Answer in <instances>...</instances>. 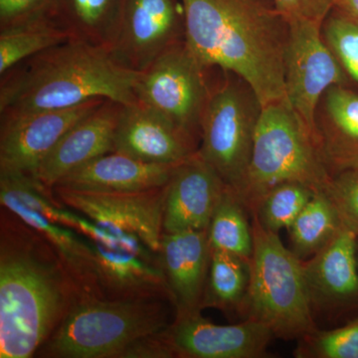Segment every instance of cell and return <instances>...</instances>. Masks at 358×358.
<instances>
[{
	"mask_svg": "<svg viewBox=\"0 0 358 358\" xmlns=\"http://www.w3.org/2000/svg\"><path fill=\"white\" fill-rule=\"evenodd\" d=\"M343 222L324 190L313 199L288 228L292 252L301 261L324 249L343 227Z\"/></svg>",
	"mask_w": 358,
	"mask_h": 358,
	"instance_id": "484cf974",
	"label": "cell"
},
{
	"mask_svg": "<svg viewBox=\"0 0 358 358\" xmlns=\"http://www.w3.org/2000/svg\"><path fill=\"white\" fill-rule=\"evenodd\" d=\"M0 205L29 224L52 245L84 298H103L98 282L96 257L93 242L26 206L13 195L0 190Z\"/></svg>",
	"mask_w": 358,
	"mask_h": 358,
	"instance_id": "7402d4cb",
	"label": "cell"
},
{
	"mask_svg": "<svg viewBox=\"0 0 358 358\" xmlns=\"http://www.w3.org/2000/svg\"><path fill=\"white\" fill-rule=\"evenodd\" d=\"M167 334L178 358H265L275 338L268 327L253 320L220 326L201 312L176 315Z\"/></svg>",
	"mask_w": 358,
	"mask_h": 358,
	"instance_id": "4fadbf2b",
	"label": "cell"
},
{
	"mask_svg": "<svg viewBox=\"0 0 358 358\" xmlns=\"http://www.w3.org/2000/svg\"><path fill=\"white\" fill-rule=\"evenodd\" d=\"M105 101L93 99L66 109L0 115V173L34 176L61 138Z\"/></svg>",
	"mask_w": 358,
	"mask_h": 358,
	"instance_id": "7c38bea8",
	"label": "cell"
},
{
	"mask_svg": "<svg viewBox=\"0 0 358 358\" xmlns=\"http://www.w3.org/2000/svg\"><path fill=\"white\" fill-rule=\"evenodd\" d=\"M287 20L312 21L322 24L341 0H274Z\"/></svg>",
	"mask_w": 358,
	"mask_h": 358,
	"instance_id": "1f68e13d",
	"label": "cell"
},
{
	"mask_svg": "<svg viewBox=\"0 0 358 358\" xmlns=\"http://www.w3.org/2000/svg\"><path fill=\"white\" fill-rule=\"evenodd\" d=\"M185 43L206 69L244 80L263 106L285 96L289 22L274 0H180Z\"/></svg>",
	"mask_w": 358,
	"mask_h": 358,
	"instance_id": "7a4b0ae2",
	"label": "cell"
},
{
	"mask_svg": "<svg viewBox=\"0 0 358 358\" xmlns=\"http://www.w3.org/2000/svg\"><path fill=\"white\" fill-rule=\"evenodd\" d=\"M211 250L251 260L254 236L252 217L236 192L228 186L207 228Z\"/></svg>",
	"mask_w": 358,
	"mask_h": 358,
	"instance_id": "4316f807",
	"label": "cell"
},
{
	"mask_svg": "<svg viewBox=\"0 0 358 358\" xmlns=\"http://www.w3.org/2000/svg\"><path fill=\"white\" fill-rule=\"evenodd\" d=\"M199 143L145 106L122 105L114 152L157 164H178L199 150Z\"/></svg>",
	"mask_w": 358,
	"mask_h": 358,
	"instance_id": "2e32d148",
	"label": "cell"
},
{
	"mask_svg": "<svg viewBox=\"0 0 358 358\" xmlns=\"http://www.w3.org/2000/svg\"><path fill=\"white\" fill-rule=\"evenodd\" d=\"M55 199L71 210L115 235H131L159 253L164 234L166 185L145 192H92L52 188Z\"/></svg>",
	"mask_w": 358,
	"mask_h": 358,
	"instance_id": "30bf717a",
	"label": "cell"
},
{
	"mask_svg": "<svg viewBox=\"0 0 358 358\" xmlns=\"http://www.w3.org/2000/svg\"><path fill=\"white\" fill-rule=\"evenodd\" d=\"M52 0H0V29L46 13Z\"/></svg>",
	"mask_w": 358,
	"mask_h": 358,
	"instance_id": "836d02e7",
	"label": "cell"
},
{
	"mask_svg": "<svg viewBox=\"0 0 358 358\" xmlns=\"http://www.w3.org/2000/svg\"><path fill=\"white\" fill-rule=\"evenodd\" d=\"M357 234L343 226L312 258L303 261L313 317H333L358 306Z\"/></svg>",
	"mask_w": 358,
	"mask_h": 358,
	"instance_id": "5bb4252c",
	"label": "cell"
},
{
	"mask_svg": "<svg viewBox=\"0 0 358 358\" xmlns=\"http://www.w3.org/2000/svg\"><path fill=\"white\" fill-rule=\"evenodd\" d=\"M223 73L202 115L199 154L237 192L248 171L263 103L242 78Z\"/></svg>",
	"mask_w": 358,
	"mask_h": 358,
	"instance_id": "52a82bcc",
	"label": "cell"
},
{
	"mask_svg": "<svg viewBox=\"0 0 358 358\" xmlns=\"http://www.w3.org/2000/svg\"><path fill=\"white\" fill-rule=\"evenodd\" d=\"M117 358H178L167 334V327L138 338L127 346Z\"/></svg>",
	"mask_w": 358,
	"mask_h": 358,
	"instance_id": "d6a6232c",
	"label": "cell"
},
{
	"mask_svg": "<svg viewBox=\"0 0 358 358\" xmlns=\"http://www.w3.org/2000/svg\"><path fill=\"white\" fill-rule=\"evenodd\" d=\"M121 108L122 103L106 100L61 138L42 160L33 178L52 189L78 167L114 152Z\"/></svg>",
	"mask_w": 358,
	"mask_h": 358,
	"instance_id": "e0dca14e",
	"label": "cell"
},
{
	"mask_svg": "<svg viewBox=\"0 0 358 358\" xmlns=\"http://www.w3.org/2000/svg\"><path fill=\"white\" fill-rule=\"evenodd\" d=\"M250 280L251 263L248 259L211 250L202 310L215 308L228 317H241L248 296Z\"/></svg>",
	"mask_w": 358,
	"mask_h": 358,
	"instance_id": "cb8c5ba5",
	"label": "cell"
},
{
	"mask_svg": "<svg viewBox=\"0 0 358 358\" xmlns=\"http://www.w3.org/2000/svg\"><path fill=\"white\" fill-rule=\"evenodd\" d=\"M227 187L199 150L178 164L166 185L164 233L207 230Z\"/></svg>",
	"mask_w": 358,
	"mask_h": 358,
	"instance_id": "9a60e30c",
	"label": "cell"
},
{
	"mask_svg": "<svg viewBox=\"0 0 358 358\" xmlns=\"http://www.w3.org/2000/svg\"><path fill=\"white\" fill-rule=\"evenodd\" d=\"M336 8L358 22V0H341Z\"/></svg>",
	"mask_w": 358,
	"mask_h": 358,
	"instance_id": "e575fe53",
	"label": "cell"
},
{
	"mask_svg": "<svg viewBox=\"0 0 358 358\" xmlns=\"http://www.w3.org/2000/svg\"><path fill=\"white\" fill-rule=\"evenodd\" d=\"M317 190L298 181H287L268 189L251 212L265 229L278 233L288 229Z\"/></svg>",
	"mask_w": 358,
	"mask_h": 358,
	"instance_id": "83f0119b",
	"label": "cell"
},
{
	"mask_svg": "<svg viewBox=\"0 0 358 358\" xmlns=\"http://www.w3.org/2000/svg\"><path fill=\"white\" fill-rule=\"evenodd\" d=\"M296 341V358H358V317L334 329L317 327Z\"/></svg>",
	"mask_w": 358,
	"mask_h": 358,
	"instance_id": "f1b7e54d",
	"label": "cell"
},
{
	"mask_svg": "<svg viewBox=\"0 0 358 358\" xmlns=\"http://www.w3.org/2000/svg\"><path fill=\"white\" fill-rule=\"evenodd\" d=\"M159 253L176 315L202 312L211 261L207 230L164 233Z\"/></svg>",
	"mask_w": 358,
	"mask_h": 358,
	"instance_id": "ac0fdd59",
	"label": "cell"
},
{
	"mask_svg": "<svg viewBox=\"0 0 358 358\" xmlns=\"http://www.w3.org/2000/svg\"><path fill=\"white\" fill-rule=\"evenodd\" d=\"M252 227L251 280L241 319L265 324L275 338L299 341L317 329L303 261L256 218L252 217Z\"/></svg>",
	"mask_w": 358,
	"mask_h": 358,
	"instance_id": "5b68a950",
	"label": "cell"
},
{
	"mask_svg": "<svg viewBox=\"0 0 358 358\" xmlns=\"http://www.w3.org/2000/svg\"><path fill=\"white\" fill-rule=\"evenodd\" d=\"M138 75L106 49L70 39L0 76V115L66 109L93 99L133 105Z\"/></svg>",
	"mask_w": 358,
	"mask_h": 358,
	"instance_id": "3957f363",
	"label": "cell"
},
{
	"mask_svg": "<svg viewBox=\"0 0 358 358\" xmlns=\"http://www.w3.org/2000/svg\"><path fill=\"white\" fill-rule=\"evenodd\" d=\"M171 310L164 300L82 299L35 357L117 358L136 339L169 327Z\"/></svg>",
	"mask_w": 358,
	"mask_h": 358,
	"instance_id": "277c9868",
	"label": "cell"
},
{
	"mask_svg": "<svg viewBox=\"0 0 358 358\" xmlns=\"http://www.w3.org/2000/svg\"><path fill=\"white\" fill-rule=\"evenodd\" d=\"M322 36L350 81L358 85V22L334 8L322 26Z\"/></svg>",
	"mask_w": 358,
	"mask_h": 358,
	"instance_id": "f546056e",
	"label": "cell"
},
{
	"mask_svg": "<svg viewBox=\"0 0 358 358\" xmlns=\"http://www.w3.org/2000/svg\"><path fill=\"white\" fill-rule=\"evenodd\" d=\"M124 0H52L51 15L70 39L110 52L114 47Z\"/></svg>",
	"mask_w": 358,
	"mask_h": 358,
	"instance_id": "603a6c76",
	"label": "cell"
},
{
	"mask_svg": "<svg viewBox=\"0 0 358 358\" xmlns=\"http://www.w3.org/2000/svg\"><path fill=\"white\" fill-rule=\"evenodd\" d=\"M208 69L185 41L164 52L136 81V103L157 113L200 143V126L211 87Z\"/></svg>",
	"mask_w": 358,
	"mask_h": 358,
	"instance_id": "ba28073f",
	"label": "cell"
},
{
	"mask_svg": "<svg viewBox=\"0 0 358 358\" xmlns=\"http://www.w3.org/2000/svg\"><path fill=\"white\" fill-rule=\"evenodd\" d=\"M355 254H357V268H358V235L357 238V248H355Z\"/></svg>",
	"mask_w": 358,
	"mask_h": 358,
	"instance_id": "d590c367",
	"label": "cell"
},
{
	"mask_svg": "<svg viewBox=\"0 0 358 358\" xmlns=\"http://www.w3.org/2000/svg\"><path fill=\"white\" fill-rule=\"evenodd\" d=\"M322 190L336 206L343 225L358 235V166L329 176Z\"/></svg>",
	"mask_w": 358,
	"mask_h": 358,
	"instance_id": "4dcf8cb0",
	"label": "cell"
},
{
	"mask_svg": "<svg viewBox=\"0 0 358 358\" xmlns=\"http://www.w3.org/2000/svg\"><path fill=\"white\" fill-rule=\"evenodd\" d=\"M313 145L329 176L358 166V93L348 86L327 90L317 106Z\"/></svg>",
	"mask_w": 358,
	"mask_h": 358,
	"instance_id": "ffe728a7",
	"label": "cell"
},
{
	"mask_svg": "<svg viewBox=\"0 0 358 358\" xmlns=\"http://www.w3.org/2000/svg\"><path fill=\"white\" fill-rule=\"evenodd\" d=\"M329 179L307 128L287 99L263 106L246 178L236 192L250 215L280 183L298 181L322 190Z\"/></svg>",
	"mask_w": 358,
	"mask_h": 358,
	"instance_id": "8992f818",
	"label": "cell"
},
{
	"mask_svg": "<svg viewBox=\"0 0 358 358\" xmlns=\"http://www.w3.org/2000/svg\"><path fill=\"white\" fill-rule=\"evenodd\" d=\"M320 23L289 21L285 54V96L307 128L313 143L315 117L324 93L348 86V75L324 41Z\"/></svg>",
	"mask_w": 358,
	"mask_h": 358,
	"instance_id": "9c48e42d",
	"label": "cell"
},
{
	"mask_svg": "<svg viewBox=\"0 0 358 358\" xmlns=\"http://www.w3.org/2000/svg\"><path fill=\"white\" fill-rule=\"evenodd\" d=\"M93 242V241H92ZM98 282L109 300H164L173 303L159 253L141 254L94 243Z\"/></svg>",
	"mask_w": 358,
	"mask_h": 358,
	"instance_id": "d6986e66",
	"label": "cell"
},
{
	"mask_svg": "<svg viewBox=\"0 0 358 358\" xmlns=\"http://www.w3.org/2000/svg\"><path fill=\"white\" fill-rule=\"evenodd\" d=\"M185 40L180 0H124L119 32L110 54L122 67L141 73Z\"/></svg>",
	"mask_w": 358,
	"mask_h": 358,
	"instance_id": "8fae6325",
	"label": "cell"
},
{
	"mask_svg": "<svg viewBox=\"0 0 358 358\" xmlns=\"http://www.w3.org/2000/svg\"><path fill=\"white\" fill-rule=\"evenodd\" d=\"M84 299L55 249L0 211V358H31Z\"/></svg>",
	"mask_w": 358,
	"mask_h": 358,
	"instance_id": "6da1fadb",
	"label": "cell"
},
{
	"mask_svg": "<svg viewBox=\"0 0 358 358\" xmlns=\"http://www.w3.org/2000/svg\"><path fill=\"white\" fill-rule=\"evenodd\" d=\"M176 166L148 164L112 152L78 167L55 186L92 192H145L166 185Z\"/></svg>",
	"mask_w": 358,
	"mask_h": 358,
	"instance_id": "44dd1931",
	"label": "cell"
},
{
	"mask_svg": "<svg viewBox=\"0 0 358 358\" xmlns=\"http://www.w3.org/2000/svg\"><path fill=\"white\" fill-rule=\"evenodd\" d=\"M70 40L50 11L0 29V76L26 59Z\"/></svg>",
	"mask_w": 358,
	"mask_h": 358,
	"instance_id": "d4e9b609",
	"label": "cell"
}]
</instances>
